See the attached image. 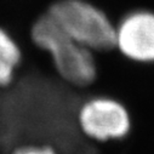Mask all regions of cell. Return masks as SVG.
I'll list each match as a JSON object with an SVG mask.
<instances>
[{
	"mask_svg": "<svg viewBox=\"0 0 154 154\" xmlns=\"http://www.w3.org/2000/svg\"><path fill=\"white\" fill-rule=\"evenodd\" d=\"M83 135L95 142L104 143L126 138L132 130L129 108L110 96H91L79 107L76 115Z\"/></svg>",
	"mask_w": 154,
	"mask_h": 154,
	"instance_id": "obj_3",
	"label": "cell"
},
{
	"mask_svg": "<svg viewBox=\"0 0 154 154\" xmlns=\"http://www.w3.org/2000/svg\"><path fill=\"white\" fill-rule=\"evenodd\" d=\"M22 61V51L15 38L0 27V88L11 84Z\"/></svg>",
	"mask_w": 154,
	"mask_h": 154,
	"instance_id": "obj_5",
	"label": "cell"
},
{
	"mask_svg": "<svg viewBox=\"0 0 154 154\" xmlns=\"http://www.w3.org/2000/svg\"><path fill=\"white\" fill-rule=\"evenodd\" d=\"M115 49L135 63H154V12L128 14L115 27Z\"/></svg>",
	"mask_w": 154,
	"mask_h": 154,
	"instance_id": "obj_4",
	"label": "cell"
},
{
	"mask_svg": "<svg viewBox=\"0 0 154 154\" xmlns=\"http://www.w3.org/2000/svg\"><path fill=\"white\" fill-rule=\"evenodd\" d=\"M12 154H58L54 148L49 146H36V144H27L16 148Z\"/></svg>",
	"mask_w": 154,
	"mask_h": 154,
	"instance_id": "obj_6",
	"label": "cell"
},
{
	"mask_svg": "<svg viewBox=\"0 0 154 154\" xmlns=\"http://www.w3.org/2000/svg\"><path fill=\"white\" fill-rule=\"evenodd\" d=\"M32 43L51 57L54 68L67 84L86 89L96 79L95 54L76 43L48 14L38 18L29 32Z\"/></svg>",
	"mask_w": 154,
	"mask_h": 154,
	"instance_id": "obj_1",
	"label": "cell"
},
{
	"mask_svg": "<svg viewBox=\"0 0 154 154\" xmlns=\"http://www.w3.org/2000/svg\"><path fill=\"white\" fill-rule=\"evenodd\" d=\"M46 14L72 39L92 52L115 49V26L94 5L83 0H60Z\"/></svg>",
	"mask_w": 154,
	"mask_h": 154,
	"instance_id": "obj_2",
	"label": "cell"
}]
</instances>
